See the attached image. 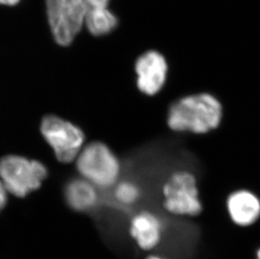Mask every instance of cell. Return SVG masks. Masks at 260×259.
Returning <instances> with one entry per match:
<instances>
[{
	"instance_id": "6da1fadb",
	"label": "cell",
	"mask_w": 260,
	"mask_h": 259,
	"mask_svg": "<svg viewBox=\"0 0 260 259\" xmlns=\"http://www.w3.org/2000/svg\"><path fill=\"white\" fill-rule=\"evenodd\" d=\"M223 106L208 92L191 93L178 99L168 110L167 125L176 133L209 134L220 127Z\"/></svg>"
},
{
	"instance_id": "277c9868",
	"label": "cell",
	"mask_w": 260,
	"mask_h": 259,
	"mask_svg": "<svg viewBox=\"0 0 260 259\" xmlns=\"http://www.w3.org/2000/svg\"><path fill=\"white\" fill-rule=\"evenodd\" d=\"M48 175L42 161L20 155L10 154L0 159V180L10 195L25 198L41 188Z\"/></svg>"
},
{
	"instance_id": "5bb4252c",
	"label": "cell",
	"mask_w": 260,
	"mask_h": 259,
	"mask_svg": "<svg viewBox=\"0 0 260 259\" xmlns=\"http://www.w3.org/2000/svg\"><path fill=\"white\" fill-rule=\"evenodd\" d=\"M8 196H9V192L4 185V183L0 180V212L7 205Z\"/></svg>"
},
{
	"instance_id": "9a60e30c",
	"label": "cell",
	"mask_w": 260,
	"mask_h": 259,
	"mask_svg": "<svg viewBox=\"0 0 260 259\" xmlns=\"http://www.w3.org/2000/svg\"><path fill=\"white\" fill-rule=\"evenodd\" d=\"M19 1H20V0H0V4H1V5H10V6H12V5L18 4Z\"/></svg>"
},
{
	"instance_id": "7a4b0ae2",
	"label": "cell",
	"mask_w": 260,
	"mask_h": 259,
	"mask_svg": "<svg viewBox=\"0 0 260 259\" xmlns=\"http://www.w3.org/2000/svg\"><path fill=\"white\" fill-rule=\"evenodd\" d=\"M162 207L178 217H194L203 210L198 180L188 169L174 170L162 185Z\"/></svg>"
},
{
	"instance_id": "e0dca14e",
	"label": "cell",
	"mask_w": 260,
	"mask_h": 259,
	"mask_svg": "<svg viewBox=\"0 0 260 259\" xmlns=\"http://www.w3.org/2000/svg\"><path fill=\"white\" fill-rule=\"evenodd\" d=\"M256 259H260V247L256 251Z\"/></svg>"
},
{
	"instance_id": "52a82bcc",
	"label": "cell",
	"mask_w": 260,
	"mask_h": 259,
	"mask_svg": "<svg viewBox=\"0 0 260 259\" xmlns=\"http://www.w3.org/2000/svg\"><path fill=\"white\" fill-rule=\"evenodd\" d=\"M136 84L147 96H155L165 88L169 77L167 59L157 51L142 54L135 62Z\"/></svg>"
},
{
	"instance_id": "5b68a950",
	"label": "cell",
	"mask_w": 260,
	"mask_h": 259,
	"mask_svg": "<svg viewBox=\"0 0 260 259\" xmlns=\"http://www.w3.org/2000/svg\"><path fill=\"white\" fill-rule=\"evenodd\" d=\"M40 131L61 164L75 161L85 146V134L83 130L57 115H48L43 117Z\"/></svg>"
},
{
	"instance_id": "4fadbf2b",
	"label": "cell",
	"mask_w": 260,
	"mask_h": 259,
	"mask_svg": "<svg viewBox=\"0 0 260 259\" xmlns=\"http://www.w3.org/2000/svg\"><path fill=\"white\" fill-rule=\"evenodd\" d=\"M87 10L93 9H106L108 6L110 0H84Z\"/></svg>"
},
{
	"instance_id": "3957f363",
	"label": "cell",
	"mask_w": 260,
	"mask_h": 259,
	"mask_svg": "<svg viewBox=\"0 0 260 259\" xmlns=\"http://www.w3.org/2000/svg\"><path fill=\"white\" fill-rule=\"evenodd\" d=\"M75 164L79 175L98 188L116 185L121 173V165L117 156L101 142L85 145Z\"/></svg>"
},
{
	"instance_id": "30bf717a",
	"label": "cell",
	"mask_w": 260,
	"mask_h": 259,
	"mask_svg": "<svg viewBox=\"0 0 260 259\" xmlns=\"http://www.w3.org/2000/svg\"><path fill=\"white\" fill-rule=\"evenodd\" d=\"M97 188L82 177L69 180L64 188V197L68 206L79 212L92 210L98 204Z\"/></svg>"
},
{
	"instance_id": "8992f818",
	"label": "cell",
	"mask_w": 260,
	"mask_h": 259,
	"mask_svg": "<svg viewBox=\"0 0 260 259\" xmlns=\"http://www.w3.org/2000/svg\"><path fill=\"white\" fill-rule=\"evenodd\" d=\"M47 7L55 41L62 47L71 44L85 21L84 0H47Z\"/></svg>"
},
{
	"instance_id": "2e32d148",
	"label": "cell",
	"mask_w": 260,
	"mask_h": 259,
	"mask_svg": "<svg viewBox=\"0 0 260 259\" xmlns=\"http://www.w3.org/2000/svg\"><path fill=\"white\" fill-rule=\"evenodd\" d=\"M145 259H169L167 257H164V256H161V255L157 254H151L148 255L147 257Z\"/></svg>"
},
{
	"instance_id": "9c48e42d",
	"label": "cell",
	"mask_w": 260,
	"mask_h": 259,
	"mask_svg": "<svg viewBox=\"0 0 260 259\" xmlns=\"http://www.w3.org/2000/svg\"><path fill=\"white\" fill-rule=\"evenodd\" d=\"M226 212L232 222L238 228H250L260 219V197L248 188H239L226 199Z\"/></svg>"
},
{
	"instance_id": "8fae6325",
	"label": "cell",
	"mask_w": 260,
	"mask_h": 259,
	"mask_svg": "<svg viewBox=\"0 0 260 259\" xmlns=\"http://www.w3.org/2000/svg\"><path fill=\"white\" fill-rule=\"evenodd\" d=\"M84 22L91 34L95 37L109 34L117 25L116 16L107 8L87 10Z\"/></svg>"
},
{
	"instance_id": "7c38bea8",
	"label": "cell",
	"mask_w": 260,
	"mask_h": 259,
	"mask_svg": "<svg viewBox=\"0 0 260 259\" xmlns=\"http://www.w3.org/2000/svg\"><path fill=\"white\" fill-rule=\"evenodd\" d=\"M142 190L140 187L131 180L119 182L115 185L114 197L118 203L125 206L135 205L141 199Z\"/></svg>"
},
{
	"instance_id": "ba28073f",
	"label": "cell",
	"mask_w": 260,
	"mask_h": 259,
	"mask_svg": "<svg viewBox=\"0 0 260 259\" xmlns=\"http://www.w3.org/2000/svg\"><path fill=\"white\" fill-rule=\"evenodd\" d=\"M165 222L149 210L137 213L131 219L129 233L141 250L149 252L159 246L165 233Z\"/></svg>"
}]
</instances>
